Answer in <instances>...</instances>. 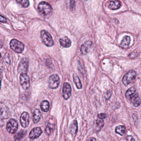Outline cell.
Instances as JSON below:
<instances>
[{"instance_id":"obj_1","label":"cell","mask_w":141,"mask_h":141,"mask_svg":"<svg viewBox=\"0 0 141 141\" xmlns=\"http://www.w3.org/2000/svg\"><path fill=\"white\" fill-rule=\"evenodd\" d=\"M38 9L40 13L45 16H48L52 13V8L51 6L45 1H42L39 3Z\"/></svg>"},{"instance_id":"obj_2","label":"cell","mask_w":141,"mask_h":141,"mask_svg":"<svg viewBox=\"0 0 141 141\" xmlns=\"http://www.w3.org/2000/svg\"><path fill=\"white\" fill-rule=\"evenodd\" d=\"M41 37L42 41L47 47H52L54 42L50 34L46 31L43 30L41 31Z\"/></svg>"},{"instance_id":"obj_3","label":"cell","mask_w":141,"mask_h":141,"mask_svg":"<svg viewBox=\"0 0 141 141\" xmlns=\"http://www.w3.org/2000/svg\"><path fill=\"white\" fill-rule=\"evenodd\" d=\"M9 45L12 49L17 53H22L25 48L24 44L15 39H12L10 42Z\"/></svg>"},{"instance_id":"obj_4","label":"cell","mask_w":141,"mask_h":141,"mask_svg":"<svg viewBox=\"0 0 141 141\" xmlns=\"http://www.w3.org/2000/svg\"><path fill=\"white\" fill-rule=\"evenodd\" d=\"M137 76L135 71L133 70H130L125 74L123 79V83L125 86H127L135 79Z\"/></svg>"},{"instance_id":"obj_5","label":"cell","mask_w":141,"mask_h":141,"mask_svg":"<svg viewBox=\"0 0 141 141\" xmlns=\"http://www.w3.org/2000/svg\"><path fill=\"white\" fill-rule=\"evenodd\" d=\"M18 128V123L16 120L11 119L7 123L6 129L9 133L14 134L17 131Z\"/></svg>"},{"instance_id":"obj_6","label":"cell","mask_w":141,"mask_h":141,"mask_svg":"<svg viewBox=\"0 0 141 141\" xmlns=\"http://www.w3.org/2000/svg\"><path fill=\"white\" fill-rule=\"evenodd\" d=\"M60 80L57 74H53L50 77L48 80V86L52 89H57L59 87Z\"/></svg>"},{"instance_id":"obj_7","label":"cell","mask_w":141,"mask_h":141,"mask_svg":"<svg viewBox=\"0 0 141 141\" xmlns=\"http://www.w3.org/2000/svg\"><path fill=\"white\" fill-rule=\"evenodd\" d=\"M28 67V59L27 58L22 59L19 64L18 72L20 74H27Z\"/></svg>"},{"instance_id":"obj_8","label":"cell","mask_w":141,"mask_h":141,"mask_svg":"<svg viewBox=\"0 0 141 141\" xmlns=\"http://www.w3.org/2000/svg\"><path fill=\"white\" fill-rule=\"evenodd\" d=\"M93 47L94 45L92 42L89 41H86L81 46L80 48L81 53L82 55H86L92 50L93 49Z\"/></svg>"},{"instance_id":"obj_9","label":"cell","mask_w":141,"mask_h":141,"mask_svg":"<svg viewBox=\"0 0 141 141\" xmlns=\"http://www.w3.org/2000/svg\"><path fill=\"white\" fill-rule=\"evenodd\" d=\"M20 83L25 90H28L30 87V78L27 74H20Z\"/></svg>"},{"instance_id":"obj_10","label":"cell","mask_w":141,"mask_h":141,"mask_svg":"<svg viewBox=\"0 0 141 141\" xmlns=\"http://www.w3.org/2000/svg\"><path fill=\"white\" fill-rule=\"evenodd\" d=\"M62 94L63 97L65 100L68 99L71 96V87L68 83H65L64 84Z\"/></svg>"},{"instance_id":"obj_11","label":"cell","mask_w":141,"mask_h":141,"mask_svg":"<svg viewBox=\"0 0 141 141\" xmlns=\"http://www.w3.org/2000/svg\"><path fill=\"white\" fill-rule=\"evenodd\" d=\"M20 121L22 127L24 128H27L30 123V116L28 113L23 112L20 117Z\"/></svg>"},{"instance_id":"obj_12","label":"cell","mask_w":141,"mask_h":141,"mask_svg":"<svg viewBox=\"0 0 141 141\" xmlns=\"http://www.w3.org/2000/svg\"><path fill=\"white\" fill-rule=\"evenodd\" d=\"M42 133L43 132L41 129L39 127L34 128L31 130L29 134L30 139L31 140H33L38 138L41 135Z\"/></svg>"},{"instance_id":"obj_13","label":"cell","mask_w":141,"mask_h":141,"mask_svg":"<svg viewBox=\"0 0 141 141\" xmlns=\"http://www.w3.org/2000/svg\"><path fill=\"white\" fill-rule=\"evenodd\" d=\"M60 44L63 47L67 48L71 47V41L68 37H65L63 38L60 39L59 40Z\"/></svg>"},{"instance_id":"obj_14","label":"cell","mask_w":141,"mask_h":141,"mask_svg":"<svg viewBox=\"0 0 141 141\" xmlns=\"http://www.w3.org/2000/svg\"><path fill=\"white\" fill-rule=\"evenodd\" d=\"M78 123L76 120L73 121L70 125L69 128V132L73 136L76 135L78 132Z\"/></svg>"},{"instance_id":"obj_15","label":"cell","mask_w":141,"mask_h":141,"mask_svg":"<svg viewBox=\"0 0 141 141\" xmlns=\"http://www.w3.org/2000/svg\"><path fill=\"white\" fill-rule=\"evenodd\" d=\"M9 117V111L7 108H0V119H8Z\"/></svg>"},{"instance_id":"obj_16","label":"cell","mask_w":141,"mask_h":141,"mask_svg":"<svg viewBox=\"0 0 141 141\" xmlns=\"http://www.w3.org/2000/svg\"><path fill=\"white\" fill-rule=\"evenodd\" d=\"M130 100L135 107H138L141 103L140 97L137 94H134Z\"/></svg>"},{"instance_id":"obj_17","label":"cell","mask_w":141,"mask_h":141,"mask_svg":"<svg viewBox=\"0 0 141 141\" xmlns=\"http://www.w3.org/2000/svg\"><path fill=\"white\" fill-rule=\"evenodd\" d=\"M121 6V3L119 1H110L109 3L108 8L112 10H115L119 8Z\"/></svg>"},{"instance_id":"obj_18","label":"cell","mask_w":141,"mask_h":141,"mask_svg":"<svg viewBox=\"0 0 141 141\" xmlns=\"http://www.w3.org/2000/svg\"><path fill=\"white\" fill-rule=\"evenodd\" d=\"M41 114L38 109H36L34 110L33 114V121L34 123H37L39 122L41 119Z\"/></svg>"},{"instance_id":"obj_19","label":"cell","mask_w":141,"mask_h":141,"mask_svg":"<svg viewBox=\"0 0 141 141\" xmlns=\"http://www.w3.org/2000/svg\"><path fill=\"white\" fill-rule=\"evenodd\" d=\"M130 42V37L125 36L123 38L122 40L120 43L121 47L124 48H128L129 47Z\"/></svg>"},{"instance_id":"obj_20","label":"cell","mask_w":141,"mask_h":141,"mask_svg":"<svg viewBox=\"0 0 141 141\" xmlns=\"http://www.w3.org/2000/svg\"><path fill=\"white\" fill-rule=\"evenodd\" d=\"M104 121L102 120L98 119L96 121L95 130L97 132H99L104 126Z\"/></svg>"},{"instance_id":"obj_21","label":"cell","mask_w":141,"mask_h":141,"mask_svg":"<svg viewBox=\"0 0 141 141\" xmlns=\"http://www.w3.org/2000/svg\"><path fill=\"white\" fill-rule=\"evenodd\" d=\"M41 109L44 112H47L49 110L50 103L47 100L43 101L41 103Z\"/></svg>"},{"instance_id":"obj_22","label":"cell","mask_w":141,"mask_h":141,"mask_svg":"<svg viewBox=\"0 0 141 141\" xmlns=\"http://www.w3.org/2000/svg\"><path fill=\"white\" fill-rule=\"evenodd\" d=\"M135 88L134 87H131L126 91L125 96L127 99L130 100L131 97L135 93Z\"/></svg>"},{"instance_id":"obj_23","label":"cell","mask_w":141,"mask_h":141,"mask_svg":"<svg viewBox=\"0 0 141 141\" xmlns=\"http://www.w3.org/2000/svg\"><path fill=\"white\" fill-rule=\"evenodd\" d=\"M73 79H74V81L75 84H76L77 88H78V89H82V85L81 83V80H80L79 76L75 74V75H74V76H73Z\"/></svg>"},{"instance_id":"obj_24","label":"cell","mask_w":141,"mask_h":141,"mask_svg":"<svg viewBox=\"0 0 141 141\" xmlns=\"http://www.w3.org/2000/svg\"><path fill=\"white\" fill-rule=\"evenodd\" d=\"M126 132V129L125 126L123 125H119L116 127L115 132L120 135H124Z\"/></svg>"},{"instance_id":"obj_25","label":"cell","mask_w":141,"mask_h":141,"mask_svg":"<svg viewBox=\"0 0 141 141\" xmlns=\"http://www.w3.org/2000/svg\"><path fill=\"white\" fill-rule=\"evenodd\" d=\"M54 128L55 127L54 125H52V124H48V125H47L45 129V133L47 135H50L51 133L53 132Z\"/></svg>"},{"instance_id":"obj_26","label":"cell","mask_w":141,"mask_h":141,"mask_svg":"<svg viewBox=\"0 0 141 141\" xmlns=\"http://www.w3.org/2000/svg\"><path fill=\"white\" fill-rule=\"evenodd\" d=\"M16 2L24 8H27L30 5V1L27 0H17Z\"/></svg>"},{"instance_id":"obj_27","label":"cell","mask_w":141,"mask_h":141,"mask_svg":"<svg viewBox=\"0 0 141 141\" xmlns=\"http://www.w3.org/2000/svg\"><path fill=\"white\" fill-rule=\"evenodd\" d=\"M25 132L23 131H21V132H19L17 134L14 136L15 138L18 139H21L22 138L25 136Z\"/></svg>"},{"instance_id":"obj_28","label":"cell","mask_w":141,"mask_h":141,"mask_svg":"<svg viewBox=\"0 0 141 141\" xmlns=\"http://www.w3.org/2000/svg\"><path fill=\"white\" fill-rule=\"evenodd\" d=\"M111 96V92L110 91H109L106 92V93L105 94L104 97H105V99L107 100H109V99H110Z\"/></svg>"},{"instance_id":"obj_29","label":"cell","mask_w":141,"mask_h":141,"mask_svg":"<svg viewBox=\"0 0 141 141\" xmlns=\"http://www.w3.org/2000/svg\"><path fill=\"white\" fill-rule=\"evenodd\" d=\"M98 117L101 120H103L106 119V115L105 113H101L98 115Z\"/></svg>"},{"instance_id":"obj_30","label":"cell","mask_w":141,"mask_h":141,"mask_svg":"<svg viewBox=\"0 0 141 141\" xmlns=\"http://www.w3.org/2000/svg\"><path fill=\"white\" fill-rule=\"evenodd\" d=\"M0 22L3 23H6L7 22V19L3 16L0 15Z\"/></svg>"},{"instance_id":"obj_31","label":"cell","mask_w":141,"mask_h":141,"mask_svg":"<svg viewBox=\"0 0 141 141\" xmlns=\"http://www.w3.org/2000/svg\"><path fill=\"white\" fill-rule=\"evenodd\" d=\"M127 141H135L133 136L131 135L127 136L126 137Z\"/></svg>"},{"instance_id":"obj_32","label":"cell","mask_w":141,"mask_h":141,"mask_svg":"<svg viewBox=\"0 0 141 141\" xmlns=\"http://www.w3.org/2000/svg\"><path fill=\"white\" fill-rule=\"evenodd\" d=\"M75 1H70V7L71 8H74V7H75Z\"/></svg>"},{"instance_id":"obj_33","label":"cell","mask_w":141,"mask_h":141,"mask_svg":"<svg viewBox=\"0 0 141 141\" xmlns=\"http://www.w3.org/2000/svg\"><path fill=\"white\" fill-rule=\"evenodd\" d=\"M88 141H97L95 139L94 137H92L91 138H90V139H89Z\"/></svg>"},{"instance_id":"obj_34","label":"cell","mask_w":141,"mask_h":141,"mask_svg":"<svg viewBox=\"0 0 141 141\" xmlns=\"http://www.w3.org/2000/svg\"><path fill=\"white\" fill-rule=\"evenodd\" d=\"M1 77H0V89H1Z\"/></svg>"},{"instance_id":"obj_35","label":"cell","mask_w":141,"mask_h":141,"mask_svg":"<svg viewBox=\"0 0 141 141\" xmlns=\"http://www.w3.org/2000/svg\"><path fill=\"white\" fill-rule=\"evenodd\" d=\"M22 141V140H21V139H15V141Z\"/></svg>"},{"instance_id":"obj_36","label":"cell","mask_w":141,"mask_h":141,"mask_svg":"<svg viewBox=\"0 0 141 141\" xmlns=\"http://www.w3.org/2000/svg\"><path fill=\"white\" fill-rule=\"evenodd\" d=\"M1 54L0 53V58H1Z\"/></svg>"}]
</instances>
